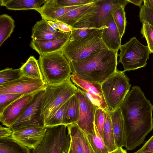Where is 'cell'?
Masks as SVG:
<instances>
[{"label":"cell","instance_id":"cell-1","mask_svg":"<svg viewBox=\"0 0 153 153\" xmlns=\"http://www.w3.org/2000/svg\"><path fill=\"white\" fill-rule=\"evenodd\" d=\"M126 138L125 148L131 151L143 144L153 129V105L140 87L134 86L120 107Z\"/></svg>","mask_w":153,"mask_h":153},{"label":"cell","instance_id":"cell-2","mask_svg":"<svg viewBox=\"0 0 153 153\" xmlns=\"http://www.w3.org/2000/svg\"><path fill=\"white\" fill-rule=\"evenodd\" d=\"M118 52L108 48L79 62H70L72 73L86 80L102 84L117 69Z\"/></svg>","mask_w":153,"mask_h":153},{"label":"cell","instance_id":"cell-3","mask_svg":"<svg viewBox=\"0 0 153 153\" xmlns=\"http://www.w3.org/2000/svg\"><path fill=\"white\" fill-rule=\"evenodd\" d=\"M38 60L46 84H58L71 79V66L60 51L40 55Z\"/></svg>","mask_w":153,"mask_h":153},{"label":"cell","instance_id":"cell-4","mask_svg":"<svg viewBox=\"0 0 153 153\" xmlns=\"http://www.w3.org/2000/svg\"><path fill=\"white\" fill-rule=\"evenodd\" d=\"M77 89L71 79L58 84L46 85L41 108L44 123L75 94Z\"/></svg>","mask_w":153,"mask_h":153},{"label":"cell","instance_id":"cell-5","mask_svg":"<svg viewBox=\"0 0 153 153\" xmlns=\"http://www.w3.org/2000/svg\"><path fill=\"white\" fill-rule=\"evenodd\" d=\"M102 30L97 29L80 39L69 40L60 51L69 62H77L82 61L100 51L107 49L102 39Z\"/></svg>","mask_w":153,"mask_h":153},{"label":"cell","instance_id":"cell-6","mask_svg":"<svg viewBox=\"0 0 153 153\" xmlns=\"http://www.w3.org/2000/svg\"><path fill=\"white\" fill-rule=\"evenodd\" d=\"M129 3L128 0H95L72 28L102 29L112 12L123 4Z\"/></svg>","mask_w":153,"mask_h":153},{"label":"cell","instance_id":"cell-7","mask_svg":"<svg viewBox=\"0 0 153 153\" xmlns=\"http://www.w3.org/2000/svg\"><path fill=\"white\" fill-rule=\"evenodd\" d=\"M103 96L109 112L120 108L128 93L131 84L124 72L118 70L101 84Z\"/></svg>","mask_w":153,"mask_h":153},{"label":"cell","instance_id":"cell-8","mask_svg":"<svg viewBox=\"0 0 153 153\" xmlns=\"http://www.w3.org/2000/svg\"><path fill=\"white\" fill-rule=\"evenodd\" d=\"M119 49V62L122 64L124 72L146 66L151 54L148 46L142 44L135 37L121 45Z\"/></svg>","mask_w":153,"mask_h":153},{"label":"cell","instance_id":"cell-9","mask_svg":"<svg viewBox=\"0 0 153 153\" xmlns=\"http://www.w3.org/2000/svg\"><path fill=\"white\" fill-rule=\"evenodd\" d=\"M67 128L65 125L47 127L42 141L31 153H68L70 137Z\"/></svg>","mask_w":153,"mask_h":153},{"label":"cell","instance_id":"cell-10","mask_svg":"<svg viewBox=\"0 0 153 153\" xmlns=\"http://www.w3.org/2000/svg\"><path fill=\"white\" fill-rule=\"evenodd\" d=\"M45 91L44 88L36 94L23 113L10 127L13 131L26 127L44 126L41 117V108Z\"/></svg>","mask_w":153,"mask_h":153},{"label":"cell","instance_id":"cell-11","mask_svg":"<svg viewBox=\"0 0 153 153\" xmlns=\"http://www.w3.org/2000/svg\"><path fill=\"white\" fill-rule=\"evenodd\" d=\"M75 94L79 104V114L76 124L85 134L94 131V119L95 111L98 108L95 105L79 88Z\"/></svg>","mask_w":153,"mask_h":153},{"label":"cell","instance_id":"cell-12","mask_svg":"<svg viewBox=\"0 0 153 153\" xmlns=\"http://www.w3.org/2000/svg\"><path fill=\"white\" fill-rule=\"evenodd\" d=\"M46 85L43 80L22 76L17 79L0 86V94L28 95L44 89Z\"/></svg>","mask_w":153,"mask_h":153},{"label":"cell","instance_id":"cell-13","mask_svg":"<svg viewBox=\"0 0 153 153\" xmlns=\"http://www.w3.org/2000/svg\"><path fill=\"white\" fill-rule=\"evenodd\" d=\"M71 80L77 87L81 89L92 102L98 108L107 110L106 103L101 84L84 80L73 72Z\"/></svg>","mask_w":153,"mask_h":153},{"label":"cell","instance_id":"cell-14","mask_svg":"<svg viewBox=\"0 0 153 153\" xmlns=\"http://www.w3.org/2000/svg\"><path fill=\"white\" fill-rule=\"evenodd\" d=\"M37 93L23 95L7 106L0 114L2 124L10 127L23 113Z\"/></svg>","mask_w":153,"mask_h":153},{"label":"cell","instance_id":"cell-15","mask_svg":"<svg viewBox=\"0 0 153 153\" xmlns=\"http://www.w3.org/2000/svg\"><path fill=\"white\" fill-rule=\"evenodd\" d=\"M45 126L26 127L13 131L11 137L30 150L36 149L43 139Z\"/></svg>","mask_w":153,"mask_h":153},{"label":"cell","instance_id":"cell-16","mask_svg":"<svg viewBox=\"0 0 153 153\" xmlns=\"http://www.w3.org/2000/svg\"><path fill=\"white\" fill-rule=\"evenodd\" d=\"M47 21L42 19L36 23L32 30L31 37L32 40L39 42L47 41L64 37L70 33L55 30L49 25Z\"/></svg>","mask_w":153,"mask_h":153},{"label":"cell","instance_id":"cell-17","mask_svg":"<svg viewBox=\"0 0 153 153\" xmlns=\"http://www.w3.org/2000/svg\"><path fill=\"white\" fill-rule=\"evenodd\" d=\"M101 37L108 48L118 52L121 45V38L112 14L108 18L105 26L102 29Z\"/></svg>","mask_w":153,"mask_h":153},{"label":"cell","instance_id":"cell-18","mask_svg":"<svg viewBox=\"0 0 153 153\" xmlns=\"http://www.w3.org/2000/svg\"><path fill=\"white\" fill-rule=\"evenodd\" d=\"M71 32L64 37L45 42L31 41L30 47L40 55L60 51L69 40Z\"/></svg>","mask_w":153,"mask_h":153},{"label":"cell","instance_id":"cell-19","mask_svg":"<svg viewBox=\"0 0 153 153\" xmlns=\"http://www.w3.org/2000/svg\"><path fill=\"white\" fill-rule=\"evenodd\" d=\"M108 112L111 120L116 147L117 149L122 148L125 146L126 138L123 120L120 109V108L114 111Z\"/></svg>","mask_w":153,"mask_h":153},{"label":"cell","instance_id":"cell-20","mask_svg":"<svg viewBox=\"0 0 153 153\" xmlns=\"http://www.w3.org/2000/svg\"><path fill=\"white\" fill-rule=\"evenodd\" d=\"M82 6L55 7L45 3L42 6L35 10L40 14L42 19L56 22L58 18L65 14Z\"/></svg>","mask_w":153,"mask_h":153},{"label":"cell","instance_id":"cell-21","mask_svg":"<svg viewBox=\"0 0 153 153\" xmlns=\"http://www.w3.org/2000/svg\"><path fill=\"white\" fill-rule=\"evenodd\" d=\"M47 0H0L1 6L12 10H35L44 4Z\"/></svg>","mask_w":153,"mask_h":153},{"label":"cell","instance_id":"cell-22","mask_svg":"<svg viewBox=\"0 0 153 153\" xmlns=\"http://www.w3.org/2000/svg\"><path fill=\"white\" fill-rule=\"evenodd\" d=\"M79 114V104L78 98L74 94L68 100L65 107L63 116V124L75 123Z\"/></svg>","mask_w":153,"mask_h":153},{"label":"cell","instance_id":"cell-23","mask_svg":"<svg viewBox=\"0 0 153 153\" xmlns=\"http://www.w3.org/2000/svg\"><path fill=\"white\" fill-rule=\"evenodd\" d=\"M0 153H30V149L11 137L0 138Z\"/></svg>","mask_w":153,"mask_h":153},{"label":"cell","instance_id":"cell-24","mask_svg":"<svg viewBox=\"0 0 153 153\" xmlns=\"http://www.w3.org/2000/svg\"><path fill=\"white\" fill-rule=\"evenodd\" d=\"M104 124L103 133V139L109 152L117 149L116 146L114 132L109 112L104 110Z\"/></svg>","mask_w":153,"mask_h":153},{"label":"cell","instance_id":"cell-25","mask_svg":"<svg viewBox=\"0 0 153 153\" xmlns=\"http://www.w3.org/2000/svg\"><path fill=\"white\" fill-rule=\"evenodd\" d=\"M20 69L23 76L43 80L38 60L33 56H30Z\"/></svg>","mask_w":153,"mask_h":153},{"label":"cell","instance_id":"cell-26","mask_svg":"<svg viewBox=\"0 0 153 153\" xmlns=\"http://www.w3.org/2000/svg\"><path fill=\"white\" fill-rule=\"evenodd\" d=\"M94 2L82 5L68 12L58 18L56 21L65 23L72 27L92 5Z\"/></svg>","mask_w":153,"mask_h":153},{"label":"cell","instance_id":"cell-27","mask_svg":"<svg viewBox=\"0 0 153 153\" xmlns=\"http://www.w3.org/2000/svg\"><path fill=\"white\" fill-rule=\"evenodd\" d=\"M15 27V21L6 14L0 16V46L13 33Z\"/></svg>","mask_w":153,"mask_h":153},{"label":"cell","instance_id":"cell-28","mask_svg":"<svg viewBox=\"0 0 153 153\" xmlns=\"http://www.w3.org/2000/svg\"><path fill=\"white\" fill-rule=\"evenodd\" d=\"M85 135L91 146L95 153L109 152L105 144L103 138L94 126L93 133Z\"/></svg>","mask_w":153,"mask_h":153},{"label":"cell","instance_id":"cell-29","mask_svg":"<svg viewBox=\"0 0 153 153\" xmlns=\"http://www.w3.org/2000/svg\"><path fill=\"white\" fill-rule=\"evenodd\" d=\"M127 4L126 3L123 4L117 8L112 13L114 22L121 39L125 33L126 25L125 7Z\"/></svg>","mask_w":153,"mask_h":153},{"label":"cell","instance_id":"cell-30","mask_svg":"<svg viewBox=\"0 0 153 153\" xmlns=\"http://www.w3.org/2000/svg\"><path fill=\"white\" fill-rule=\"evenodd\" d=\"M95 0H47L45 3L53 7H63L83 5L94 2Z\"/></svg>","mask_w":153,"mask_h":153},{"label":"cell","instance_id":"cell-31","mask_svg":"<svg viewBox=\"0 0 153 153\" xmlns=\"http://www.w3.org/2000/svg\"><path fill=\"white\" fill-rule=\"evenodd\" d=\"M20 68H7L0 71V86L17 79L22 76Z\"/></svg>","mask_w":153,"mask_h":153},{"label":"cell","instance_id":"cell-32","mask_svg":"<svg viewBox=\"0 0 153 153\" xmlns=\"http://www.w3.org/2000/svg\"><path fill=\"white\" fill-rule=\"evenodd\" d=\"M69 100L61 106L52 115L44 121V123L45 126L48 127L63 125V116L65 110Z\"/></svg>","mask_w":153,"mask_h":153},{"label":"cell","instance_id":"cell-33","mask_svg":"<svg viewBox=\"0 0 153 153\" xmlns=\"http://www.w3.org/2000/svg\"><path fill=\"white\" fill-rule=\"evenodd\" d=\"M70 137V145L72 153H84L82 144L79 139L75 134L69 125L67 126Z\"/></svg>","mask_w":153,"mask_h":153},{"label":"cell","instance_id":"cell-34","mask_svg":"<svg viewBox=\"0 0 153 153\" xmlns=\"http://www.w3.org/2000/svg\"><path fill=\"white\" fill-rule=\"evenodd\" d=\"M82 144L84 153H95L91 146L85 134L76 124H69Z\"/></svg>","mask_w":153,"mask_h":153},{"label":"cell","instance_id":"cell-35","mask_svg":"<svg viewBox=\"0 0 153 153\" xmlns=\"http://www.w3.org/2000/svg\"><path fill=\"white\" fill-rule=\"evenodd\" d=\"M142 24L141 33L146 40L150 53H153V26L147 22Z\"/></svg>","mask_w":153,"mask_h":153},{"label":"cell","instance_id":"cell-36","mask_svg":"<svg viewBox=\"0 0 153 153\" xmlns=\"http://www.w3.org/2000/svg\"><path fill=\"white\" fill-rule=\"evenodd\" d=\"M139 17L142 23L147 22L153 26V10L143 4L140 8Z\"/></svg>","mask_w":153,"mask_h":153},{"label":"cell","instance_id":"cell-37","mask_svg":"<svg viewBox=\"0 0 153 153\" xmlns=\"http://www.w3.org/2000/svg\"><path fill=\"white\" fill-rule=\"evenodd\" d=\"M104 121V110L98 108L94 115V126L97 128L102 138Z\"/></svg>","mask_w":153,"mask_h":153},{"label":"cell","instance_id":"cell-38","mask_svg":"<svg viewBox=\"0 0 153 153\" xmlns=\"http://www.w3.org/2000/svg\"><path fill=\"white\" fill-rule=\"evenodd\" d=\"M97 30L88 27L78 29L73 28L71 32L69 40H74L80 39L91 34Z\"/></svg>","mask_w":153,"mask_h":153},{"label":"cell","instance_id":"cell-39","mask_svg":"<svg viewBox=\"0 0 153 153\" xmlns=\"http://www.w3.org/2000/svg\"><path fill=\"white\" fill-rule=\"evenodd\" d=\"M23 96L12 94H0V114L7 106Z\"/></svg>","mask_w":153,"mask_h":153},{"label":"cell","instance_id":"cell-40","mask_svg":"<svg viewBox=\"0 0 153 153\" xmlns=\"http://www.w3.org/2000/svg\"><path fill=\"white\" fill-rule=\"evenodd\" d=\"M133 153H153V135L139 149Z\"/></svg>","mask_w":153,"mask_h":153},{"label":"cell","instance_id":"cell-41","mask_svg":"<svg viewBox=\"0 0 153 153\" xmlns=\"http://www.w3.org/2000/svg\"><path fill=\"white\" fill-rule=\"evenodd\" d=\"M13 130L10 127L0 126V138L11 137Z\"/></svg>","mask_w":153,"mask_h":153},{"label":"cell","instance_id":"cell-42","mask_svg":"<svg viewBox=\"0 0 153 153\" xmlns=\"http://www.w3.org/2000/svg\"><path fill=\"white\" fill-rule=\"evenodd\" d=\"M55 22L58 25V29L59 31L65 33H69L73 29V28L65 23L59 21Z\"/></svg>","mask_w":153,"mask_h":153},{"label":"cell","instance_id":"cell-43","mask_svg":"<svg viewBox=\"0 0 153 153\" xmlns=\"http://www.w3.org/2000/svg\"><path fill=\"white\" fill-rule=\"evenodd\" d=\"M129 3H132L134 5L139 6L140 8L142 6V4L143 0H128Z\"/></svg>","mask_w":153,"mask_h":153},{"label":"cell","instance_id":"cell-44","mask_svg":"<svg viewBox=\"0 0 153 153\" xmlns=\"http://www.w3.org/2000/svg\"><path fill=\"white\" fill-rule=\"evenodd\" d=\"M47 22L49 25L54 29L56 30L58 29V25L55 22L50 21H48Z\"/></svg>","mask_w":153,"mask_h":153},{"label":"cell","instance_id":"cell-45","mask_svg":"<svg viewBox=\"0 0 153 153\" xmlns=\"http://www.w3.org/2000/svg\"><path fill=\"white\" fill-rule=\"evenodd\" d=\"M144 4L153 10V0H143Z\"/></svg>","mask_w":153,"mask_h":153},{"label":"cell","instance_id":"cell-46","mask_svg":"<svg viewBox=\"0 0 153 153\" xmlns=\"http://www.w3.org/2000/svg\"><path fill=\"white\" fill-rule=\"evenodd\" d=\"M118 153H127L126 151L123 149L120 148L119 149V150Z\"/></svg>","mask_w":153,"mask_h":153},{"label":"cell","instance_id":"cell-47","mask_svg":"<svg viewBox=\"0 0 153 153\" xmlns=\"http://www.w3.org/2000/svg\"><path fill=\"white\" fill-rule=\"evenodd\" d=\"M119 149H117L114 151L109 152L108 153H118L119 150Z\"/></svg>","mask_w":153,"mask_h":153},{"label":"cell","instance_id":"cell-48","mask_svg":"<svg viewBox=\"0 0 153 153\" xmlns=\"http://www.w3.org/2000/svg\"><path fill=\"white\" fill-rule=\"evenodd\" d=\"M68 153H72V152L70 147Z\"/></svg>","mask_w":153,"mask_h":153},{"label":"cell","instance_id":"cell-49","mask_svg":"<svg viewBox=\"0 0 153 153\" xmlns=\"http://www.w3.org/2000/svg\"></svg>","mask_w":153,"mask_h":153}]
</instances>
